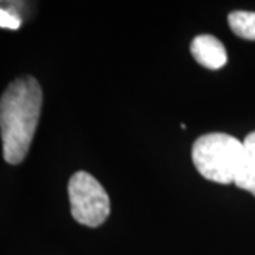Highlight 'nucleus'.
Listing matches in <instances>:
<instances>
[{
    "label": "nucleus",
    "mask_w": 255,
    "mask_h": 255,
    "mask_svg": "<svg viewBox=\"0 0 255 255\" xmlns=\"http://www.w3.org/2000/svg\"><path fill=\"white\" fill-rule=\"evenodd\" d=\"M43 105V91L36 78L26 75L10 84L0 98V135L3 157L18 164L27 156Z\"/></svg>",
    "instance_id": "obj_1"
},
{
    "label": "nucleus",
    "mask_w": 255,
    "mask_h": 255,
    "mask_svg": "<svg viewBox=\"0 0 255 255\" xmlns=\"http://www.w3.org/2000/svg\"><path fill=\"white\" fill-rule=\"evenodd\" d=\"M191 157L204 179L230 184L244 162V145L227 133H207L194 142Z\"/></svg>",
    "instance_id": "obj_2"
},
{
    "label": "nucleus",
    "mask_w": 255,
    "mask_h": 255,
    "mask_svg": "<svg viewBox=\"0 0 255 255\" xmlns=\"http://www.w3.org/2000/svg\"><path fill=\"white\" fill-rule=\"evenodd\" d=\"M71 214L77 223L87 227H98L108 219L111 203L108 193L94 176L77 172L68 182Z\"/></svg>",
    "instance_id": "obj_3"
},
{
    "label": "nucleus",
    "mask_w": 255,
    "mask_h": 255,
    "mask_svg": "<svg viewBox=\"0 0 255 255\" xmlns=\"http://www.w3.org/2000/svg\"><path fill=\"white\" fill-rule=\"evenodd\" d=\"M190 51L194 60L209 70H219L227 63V51L224 44L217 37L210 34L196 37L191 41Z\"/></svg>",
    "instance_id": "obj_4"
},
{
    "label": "nucleus",
    "mask_w": 255,
    "mask_h": 255,
    "mask_svg": "<svg viewBox=\"0 0 255 255\" xmlns=\"http://www.w3.org/2000/svg\"><path fill=\"white\" fill-rule=\"evenodd\" d=\"M228 24L238 37L255 40V11H233L228 16Z\"/></svg>",
    "instance_id": "obj_5"
},
{
    "label": "nucleus",
    "mask_w": 255,
    "mask_h": 255,
    "mask_svg": "<svg viewBox=\"0 0 255 255\" xmlns=\"http://www.w3.org/2000/svg\"><path fill=\"white\" fill-rule=\"evenodd\" d=\"M234 183L240 189L250 191L255 196V169L247 163L246 153H244V162L240 166L237 174L234 177Z\"/></svg>",
    "instance_id": "obj_6"
},
{
    "label": "nucleus",
    "mask_w": 255,
    "mask_h": 255,
    "mask_svg": "<svg viewBox=\"0 0 255 255\" xmlns=\"http://www.w3.org/2000/svg\"><path fill=\"white\" fill-rule=\"evenodd\" d=\"M20 24H21V20L16 14L10 13L7 10L0 9V27L17 30L20 27Z\"/></svg>",
    "instance_id": "obj_7"
},
{
    "label": "nucleus",
    "mask_w": 255,
    "mask_h": 255,
    "mask_svg": "<svg viewBox=\"0 0 255 255\" xmlns=\"http://www.w3.org/2000/svg\"><path fill=\"white\" fill-rule=\"evenodd\" d=\"M244 145V153H246V160L250 166L255 169V132H251L248 136L243 140Z\"/></svg>",
    "instance_id": "obj_8"
}]
</instances>
